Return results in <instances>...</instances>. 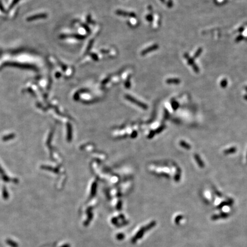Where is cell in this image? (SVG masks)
<instances>
[{"label": "cell", "instance_id": "6da1fadb", "mask_svg": "<svg viewBox=\"0 0 247 247\" xmlns=\"http://www.w3.org/2000/svg\"><path fill=\"white\" fill-rule=\"evenodd\" d=\"M116 13L117 15H123V16H128L130 17H136V14L135 13H132V12H127L125 11H123V10H118L116 12Z\"/></svg>", "mask_w": 247, "mask_h": 247}, {"label": "cell", "instance_id": "7a4b0ae2", "mask_svg": "<svg viewBox=\"0 0 247 247\" xmlns=\"http://www.w3.org/2000/svg\"><path fill=\"white\" fill-rule=\"evenodd\" d=\"M158 48H159V46L158 45L154 44V45H153L151 46H150V47H149V48H148L144 49L143 52H141V55H145L146 54L149 53V52H152V51L157 50Z\"/></svg>", "mask_w": 247, "mask_h": 247}, {"label": "cell", "instance_id": "3957f363", "mask_svg": "<svg viewBox=\"0 0 247 247\" xmlns=\"http://www.w3.org/2000/svg\"><path fill=\"white\" fill-rule=\"evenodd\" d=\"M7 243L12 247H18V245L17 244L15 243V241H14L12 240H9V239L7 240Z\"/></svg>", "mask_w": 247, "mask_h": 247}, {"label": "cell", "instance_id": "277c9868", "mask_svg": "<svg viewBox=\"0 0 247 247\" xmlns=\"http://www.w3.org/2000/svg\"><path fill=\"white\" fill-rule=\"evenodd\" d=\"M46 17V14H39V15H34V16L33 17H31L29 18L28 20L29 21H30V20H35L37 19V18H45Z\"/></svg>", "mask_w": 247, "mask_h": 247}, {"label": "cell", "instance_id": "5b68a950", "mask_svg": "<svg viewBox=\"0 0 247 247\" xmlns=\"http://www.w3.org/2000/svg\"><path fill=\"white\" fill-rule=\"evenodd\" d=\"M180 80L178 79H168L166 80L168 84H178Z\"/></svg>", "mask_w": 247, "mask_h": 247}, {"label": "cell", "instance_id": "8992f818", "mask_svg": "<svg viewBox=\"0 0 247 247\" xmlns=\"http://www.w3.org/2000/svg\"><path fill=\"white\" fill-rule=\"evenodd\" d=\"M90 56L92 57V58H93V59L94 60H95V61H98V56H97V55H96V54L92 53L90 55Z\"/></svg>", "mask_w": 247, "mask_h": 247}, {"label": "cell", "instance_id": "52a82bcc", "mask_svg": "<svg viewBox=\"0 0 247 247\" xmlns=\"http://www.w3.org/2000/svg\"><path fill=\"white\" fill-rule=\"evenodd\" d=\"M93 43V40H91V41H90V42H89V45H88V47L87 48V51H88H88H89V50H90L91 48L92 47Z\"/></svg>", "mask_w": 247, "mask_h": 247}, {"label": "cell", "instance_id": "ba28073f", "mask_svg": "<svg viewBox=\"0 0 247 247\" xmlns=\"http://www.w3.org/2000/svg\"><path fill=\"white\" fill-rule=\"evenodd\" d=\"M146 19L148 21H150V22H151V21H153V17H152V15H151V14H149V15H147V16L146 17Z\"/></svg>", "mask_w": 247, "mask_h": 247}, {"label": "cell", "instance_id": "9c48e42d", "mask_svg": "<svg viewBox=\"0 0 247 247\" xmlns=\"http://www.w3.org/2000/svg\"><path fill=\"white\" fill-rule=\"evenodd\" d=\"M201 52H202V49H199V50L198 51H197V53H196V55H195V57H198L199 55V54H200Z\"/></svg>", "mask_w": 247, "mask_h": 247}, {"label": "cell", "instance_id": "30bf717a", "mask_svg": "<svg viewBox=\"0 0 247 247\" xmlns=\"http://www.w3.org/2000/svg\"><path fill=\"white\" fill-rule=\"evenodd\" d=\"M82 26H83V27H84V28H85V29H86V30L88 31V32H90V29H89V27H88V26H86V25H82Z\"/></svg>", "mask_w": 247, "mask_h": 247}, {"label": "cell", "instance_id": "8fae6325", "mask_svg": "<svg viewBox=\"0 0 247 247\" xmlns=\"http://www.w3.org/2000/svg\"><path fill=\"white\" fill-rule=\"evenodd\" d=\"M173 6V4H172V1H171V0H169V2L168 3V7H171Z\"/></svg>", "mask_w": 247, "mask_h": 247}, {"label": "cell", "instance_id": "7c38bea8", "mask_svg": "<svg viewBox=\"0 0 247 247\" xmlns=\"http://www.w3.org/2000/svg\"><path fill=\"white\" fill-rule=\"evenodd\" d=\"M87 21L89 23H90V24H92V21H91V18L90 17V15H89L88 16V17H87Z\"/></svg>", "mask_w": 247, "mask_h": 247}, {"label": "cell", "instance_id": "4fadbf2b", "mask_svg": "<svg viewBox=\"0 0 247 247\" xmlns=\"http://www.w3.org/2000/svg\"><path fill=\"white\" fill-rule=\"evenodd\" d=\"M125 86H126V88H129V86H130V82H129V81H126V82L125 83Z\"/></svg>", "mask_w": 247, "mask_h": 247}, {"label": "cell", "instance_id": "5bb4252c", "mask_svg": "<svg viewBox=\"0 0 247 247\" xmlns=\"http://www.w3.org/2000/svg\"><path fill=\"white\" fill-rule=\"evenodd\" d=\"M109 80V77H108V78H107V79H105V80H104V81H103V84H105V83H106V82H108V80Z\"/></svg>", "mask_w": 247, "mask_h": 247}, {"label": "cell", "instance_id": "9a60e30c", "mask_svg": "<svg viewBox=\"0 0 247 247\" xmlns=\"http://www.w3.org/2000/svg\"><path fill=\"white\" fill-rule=\"evenodd\" d=\"M101 53H108V52H109V51H105V50L104 51V50H101Z\"/></svg>", "mask_w": 247, "mask_h": 247}, {"label": "cell", "instance_id": "2e32d148", "mask_svg": "<svg viewBox=\"0 0 247 247\" xmlns=\"http://www.w3.org/2000/svg\"><path fill=\"white\" fill-rule=\"evenodd\" d=\"M18 1H19V0H14V1H13V3H12V5H14V4H15V3H17V2Z\"/></svg>", "mask_w": 247, "mask_h": 247}, {"label": "cell", "instance_id": "e0dca14e", "mask_svg": "<svg viewBox=\"0 0 247 247\" xmlns=\"http://www.w3.org/2000/svg\"><path fill=\"white\" fill-rule=\"evenodd\" d=\"M161 2H163V3H165V0H161Z\"/></svg>", "mask_w": 247, "mask_h": 247}, {"label": "cell", "instance_id": "ac0fdd59", "mask_svg": "<svg viewBox=\"0 0 247 247\" xmlns=\"http://www.w3.org/2000/svg\"><path fill=\"white\" fill-rule=\"evenodd\" d=\"M62 247H68V245H64V246H62Z\"/></svg>", "mask_w": 247, "mask_h": 247}]
</instances>
